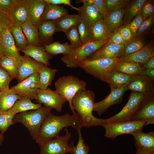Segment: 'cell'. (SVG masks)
I'll list each match as a JSON object with an SVG mask.
<instances>
[{
	"mask_svg": "<svg viewBox=\"0 0 154 154\" xmlns=\"http://www.w3.org/2000/svg\"><path fill=\"white\" fill-rule=\"evenodd\" d=\"M95 98L94 93L86 89L79 90L75 95L72 104L79 127L102 126L105 123L104 119L97 118L93 115Z\"/></svg>",
	"mask_w": 154,
	"mask_h": 154,
	"instance_id": "cell-1",
	"label": "cell"
},
{
	"mask_svg": "<svg viewBox=\"0 0 154 154\" xmlns=\"http://www.w3.org/2000/svg\"><path fill=\"white\" fill-rule=\"evenodd\" d=\"M68 127H73L76 130L79 127L76 115L67 113L57 116L50 112L44 120L35 141L39 144L57 137L63 129Z\"/></svg>",
	"mask_w": 154,
	"mask_h": 154,
	"instance_id": "cell-2",
	"label": "cell"
},
{
	"mask_svg": "<svg viewBox=\"0 0 154 154\" xmlns=\"http://www.w3.org/2000/svg\"><path fill=\"white\" fill-rule=\"evenodd\" d=\"M52 109L42 106L36 110L17 114L14 117V123L23 124L28 129L33 139L35 140L44 120Z\"/></svg>",
	"mask_w": 154,
	"mask_h": 154,
	"instance_id": "cell-3",
	"label": "cell"
},
{
	"mask_svg": "<svg viewBox=\"0 0 154 154\" xmlns=\"http://www.w3.org/2000/svg\"><path fill=\"white\" fill-rule=\"evenodd\" d=\"M87 83L85 81L72 75L59 77L55 83L56 91L68 102L72 114L76 115L72 102L76 93L80 90H86Z\"/></svg>",
	"mask_w": 154,
	"mask_h": 154,
	"instance_id": "cell-4",
	"label": "cell"
},
{
	"mask_svg": "<svg viewBox=\"0 0 154 154\" xmlns=\"http://www.w3.org/2000/svg\"><path fill=\"white\" fill-rule=\"evenodd\" d=\"M109 38L98 41H89L74 50L68 54L63 55L62 61L69 68H76L79 64L107 42Z\"/></svg>",
	"mask_w": 154,
	"mask_h": 154,
	"instance_id": "cell-5",
	"label": "cell"
},
{
	"mask_svg": "<svg viewBox=\"0 0 154 154\" xmlns=\"http://www.w3.org/2000/svg\"><path fill=\"white\" fill-rule=\"evenodd\" d=\"M119 59L118 57L92 60H86L80 63L78 67L101 81L106 82L108 74Z\"/></svg>",
	"mask_w": 154,
	"mask_h": 154,
	"instance_id": "cell-6",
	"label": "cell"
},
{
	"mask_svg": "<svg viewBox=\"0 0 154 154\" xmlns=\"http://www.w3.org/2000/svg\"><path fill=\"white\" fill-rule=\"evenodd\" d=\"M65 131L66 133L64 136H59L39 143L40 154H73L74 146L68 143L72 134L67 127Z\"/></svg>",
	"mask_w": 154,
	"mask_h": 154,
	"instance_id": "cell-7",
	"label": "cell"
},
{
	"mask_svg": "<svg viewBox=\"0 0 154 154\" xmlns=\"http://www.w3.org/2000/svg\"><path fill=\"white\" fill-rule=\"evenodd\" d=\"M147 125L145 121H129L119 122H108L104 123L102 126L105 129V136L114 139L120 135L131 134L138 130H142Z\"/></svg>",
	"mask_w": 154,
	"mask_h": 154,
	"instance_id": "cell-8",
	"label": "cell"
},
{
	"mask_svg": "<svg viewBox=\"0 0 154 154\" xmlns=\"http://www.w3.org/2000/svg\"><path fill=\"white\" fill-rule=\"evenodd\" d=\"M145 96L143 94L131 91L127 103L121 110L114 116L105 119V123L130 121L131 117L137 111Z\"/></svg>",
	"mask_w": 154,
	"mask_h": 154,
	"instance_id": "cell-9",
	"label": "cell"
},
{
	"mask_svg": "<svg viewBox=\"0 0 154 154\" xmlns=\"http://www.w3.org/2000/svg\"><path fill=\"white\" fill-rule=\"evenodd\" d=\"M39 78L38 73L34 74L10 88L16 95L20 97L37 99V91Z\"/></svg>",
	"mask_w": 154,
	"mask_h": 154,
	"instance_id": "cell-10",
	"label": "cell"
},
{
	"mask_svg": "<svg viewBox=\"0 0 154 154\" xmlns=\"http://www.w3.org/2000/svg\"><path fill=\"white\" fill-rule=\"evenodd\" d=\"M18 70L17 80L20 82L30 75L38 73L44 64L31 57L20 54L16 59Z\"/></svg>",
	"mask_w": 154,
	"mask_h": 154,
	"instance_id": "cell-11",
	"label": "cell"
},
{
	"mask_svg": "<svg viewBox=\"0 0 154 154\" xmlns=\"http://www.w3.org/2000/svg\"><path fill=\"white\" fill-rule=\"evenodd\" d=\"M36 100L38 103L43 104L44 106L54 109L59 112H61L63 105L67 102L56 90L49 88L45 90L38 88Z\"/></svg>",
	"mask_w": 154,
	"mask_h": 154,
	"instance_id": "cell-12",
	"label": "cell"
},
{
	"mask_svg": "<svg viewBox=\"0 0 154 154\" xmlns=\"http://www.w3.org/2000/svg\"><path fill=\"white\" fill-rule=\"evenodd\" d=\"M130 120L145 121L147 125L154 123V94L145 96Z\"/></svg>",
	"mask_w": 154,
	"mask_h": 154,
	"instance_id": "cell-13",
	"label": "cell"
},
{
	"mask_svg": "<svg viewBox=\"0 0 154 154\" xmlns=\"http://www.w3.org/2000/svg\"><path fill=\"white\" fill-rule=\"evenodd\" d=\"M127 90V86L111 90L106 98L100 102H95L93 111L96 112L100 116L111 106L121 103L125 93Z\"/></svg>",
	"mask_w": 154,
	"mask_h": 154,
	"instance_id": "cell-14",
	"label": "cell"
},
{
	"mask_svg": "<svg viewBox=\"0 0 154 154\" xmlns=\"http://www.w3.org/2000/svg\"><path fill=\"white\" fill-rule=\"evenodd\" d=\"M127 88L145 96L154 94V81L142 74L132 76Z\"/></svg>",
	"mask_w": 154,
	"mask_h": 154,
	"instance_id": "cell-15",
	"label": "cell"
},
{
	"mask_svg": "<svg viewBox=\"0 0 154 154\" xmlns=\"http://www.w3.org/2000/svg\"><path fill=\"white\" fill-rule=\"evenodd\" d=\"M0 49L3 56L15 60L20 54V50L16 47L14 38L9 28L3 29L0 33Z\"/></svg>",
	"mask_w": 154,
	"mask_h": 154,
	"instance_id": "cell-16",
	"label": "cell"
},
{
	"mask_svg": "<svg viewBox=\"0 0 154 154\" xmlns=\"http://www.w3.org/2000/svg\"><path fill=\"white\" fill-rule=\"evenodd\" d=\"M124 44H118L109 41L86 59L92 60L103 58L119 57L124 48Z\"/></svg>",
	"mask_w": 154,
	"mask_h": 154,
	"instance_id": "cell-17",
	"label": "cell"
},
{
	"mask_svg": "<svg viewBox=\"0 0 154 154\" xmlns=\"http://www.w3.org/2000/svg\"><path fill=\"white\" fill-rule=\"evenodd\" d=\"M83 5L79 7L78 14L91 27L95 23L104 21V17L96 5L93 3H88L86 0H80Z\"/></svg>",
	"mask_w": 154,
	"mask_h": 154,
	"instance_id": "cell-18",
	"label": "cell"
},
{
	"mask_svg": "<svg viewBox=\"0 0 154 154\" xmlns=\"http://www.w3.org/2000/svg\"><path fill=\"white\" fill-rule=\"evenodd\" d=\"M29 20L38 27L46 2L44 0H24Z\"/></svg>",
	"mask_w": 154,
	"mask_h": 154,
	"instance_id": "cell-19",
	"label": "cell"
},
{
	"mask_svg": "<svg viewBox=\"0 0 154 154\" xmlns=\"http://www.w3.org/2000/svg\"><path fill=\"white\" fill-rule=\"evenodd\" d=\"M154 56L153 45L149 43L132 54L120 58L119 62H131L139 64H144Z\"/></svg>",
	"mask_w": 154,
	"mask_h": 154,
	"instance_id": "cell-20",
	"label": "cell"
},
{
	"mask_svg": "<svg viewBox=\"0 0 154 154\" xmlns=\"http://www.w3.org/2000/svg\"><path fill=\"white\" fill-rule=\"evenodd\" d=\"M14 4L9 15L14 25H21L29 20L24 0H14Z\"/></svg>",
	"mask_w": 154,
	"mask_h": 154,
	"instance_id": "cell-21",
	"label": "cell"
},
{
	"mask_svg": "<svg viewBox=\"0 0 154 154\" xmlns=\"http://www.w3.org/2000/svg\"><path fill=\"white\" fill-rule=\"evenodd\" d=\"M21 51L24 55L29 56L48 66L50 65L49 60L52 58V55L45 50L43 46H35L29 44L25 50Z\"/></svg>",
	"mask_w": 154,
	"mask_h": 154,
	"instance_id": "cell-22",
	"label": "cell"
},
{
	"mask_svg": "<svg viewBox=\"0 0 154 154\" xmlns=\"http://www.w3.org/2000/svg\"><path fill=\"white\" fill-rule=\"evenodd\" d=\"M38 28L39 39L42 45H48L53 42V36L57 32L54 21L43 22Z\"/></svg>",
	"mask_w": 154,
	"mask_h": 154,
	"instance_id": "cell-23",
	"label": "cell"
},
{
	"mask_svg": "<svg viewBox=\"0 0 154 154\" xmlns=\"http://www.w3.org/2000/svg\"><path fill=\"white\" fill-rule=\"evenodd\" d=\"M134 138L135 144L137 149H144L154 150V132L147 133L142 130L135 131L131 134Z\"/></svg>",
	"mask_w": 154,
	"mask_h": 154,
	"instance_id": "cell-24",
	"label": "cell"
},
{
	"mask_svg": "<svg viewBox=\"0 0 154 154\" xmlns=\"http://www.w3.org/2000/svg\"><path fill=\"white\" fill-rule=\"evenodd\" d=\"M81 20L78 14H67L54 21L57 32H62L65 33L72 27H78Z\"/></svg>",
	"mask_w": 154,
	"mask_h": 154,
	"instance_id": "cell-25",
	"label": "cell"
},
{
	"mask_svg": "<svg viewBox=\"0 0 154 154\" xmlns=\"http://www.w3.org/2000/svg\"><path fill=\"white\" fill-rule=\"evenodd\" d=\"M125 10L122 8L109 13L104 19V21L112 35L118 30L123 23Z\"/></svg>",
	"mask_w": 154,
	"mask_h": 154,
	"instance_id": "cell-26",
	"label": "cell"
},
{
	"mask_svg": "<svg viewBox=\"0 0 154 154\" xmlns=\"http://www.w3.org/2000/svg\"><path fill=\"white\" fill-rule=\"evenodd\" d=\"M68 14V11L64 7L46 3L41 18L40 23L46 21L56 20Z\"/></svg>",
	"mask_w": 154,
	"mask_h": 154,
	"instance_id": "cell-27",
	"label": "cell"
},
{
	"mask_svg": "<svg viewBox=\"0 0 154 154\" xmlns=\"http://www.w3.org/2000/svg\"><path fill=\"white\" fill-rule=\"evenodd\" d=\"M131 77V76L125 73L112 70L108 75L106 82L108 84L111 90H112L127 86Z\"/></svg>",
	"mask_w": 154,
	"mask_h": 154,
	"instance_id": "cell-28",
	"label": "cell"
},
{
	"mask_svg": "<svg viewBox=\"0 0 154 154\" xmlns=\"http://www.w3.org/2000/svg\"><path fill=\"white\" fill-rule=\"evenodd\" d=\"M21 26L29 45L35 46H43L39 39L38 27L29 20L24 23Z\"/></svg>",
	"mask_w": 154,
	"mask_h": 154,
	"instance_id": "cell-29",
	"label": "cell"
},
{
	"mask_svg": "<svg viewBox=\"0 0 154 154\" xmlns=\"http://www.w3.org/2000/svg\"><path fill=\"white\" fill-rule=\"evenodd\" d=\"M30 98L21 97L15 102L12 108L9 110V112L13 114L16 115L28 111L35 110L42 106V104L33 102Z\"/></svg>",
	"mask_w": 154,
	"mask_h": 154,
	"instance_id": "cell-30",
	"label": "cell"
},
{
	"mask_svg": "<svg viewBox=\"0 0 154 154\" xmlns=\"http://www.w3.org/2000/svg\"><path fill=\"white\" fill-rule=\"evenodd\" d=\"M58 71V70L56 69L50 68L44 64L38 72L39 78L38 85V88L45 90L48 88V86H51Z\"/></svg>",
	"mask_w": 154,
	"mask_h": 154,
	"instance_id": "cell-31",
	"label": "cell"
},
{
	"mask_svg": "<svg viewBox=\"0 0 154 154\" xmlns=\"http://www.w3.org/2000/svg\"><path fill=\"white\" fill-rule=\"evenodd\" d=\"M144 69L139 64L133 62L121 61L118 62L112 70L125 73L131 76L142 74Z\"/></svg>",
	"mask_w": 154,
	"mask_h": 154,
	"instance_id": "cell-32",
	"label": "cell"
},
{
	"mask_svg": "<svg viewBox=\"0 0 154 154\" xmlns=\"http://www.w3.org/2000/svg\"><path fill=\"white\" fill-rule=\"evenodd\" d=\"M111 35L104 21H98L90 27V41H98L108 39Z\"/></svg>",
	"mask_w": 154,
	"mask_h": 154,
	"instance_id": "cell-33",
	"label": "cell"
},
{
	"mask_svg": "<svg viewBox=\"0 0 154 154\" xmlns=\"http://www.w3.org/2000/svg\"><path fill=\"white\" fill-rule=\"evenodd\" d=\"M1 92L0 95V112H6L11 109L16 102L21 97L15 94L11 88Z\"/></svg>",
	"mask_w": 154,
	"mask_h": 154,
	"instance_id": "cell-34",
	"label": "cell"
},
{
	"mask_svg": "<svg viewBox=\"0 0 154 154\" xmlns=\"http://www.w3.org/2000/svg\"><path fill=\"white\" fill-rule=\"evenodd\" d=\"M146 1L134 0L132 1L125 10L123 23L125 24L129 23L133 18L141 13L142 7Z\"/></svg>",
	"mask_w": 154,
	"mask_h": 154,
	"instance_id": "cell-35",
	"label": "cell"
},
{
	"mask_svg": "<svg viewBox=\"0 0 154 154\" xmlns=\"http://www.w3.org/2000/svg\"><path fill=\"white\" fill-rule=\"evenodd\" d=\"M43 46L45 50L52 56L60 54L67 55L74 50L71 45L67 42L61 43L59 41H55L49 44Z\"/></svg>",
	"mask_w": 154,
	"mask_h": 154,
	"instance_id": "cell-36",
	"label": "cell"
},
{
	"mask_svg": "<svg viewBox=\"0 0 154 154\" xmlns=\"http://www.w3.org/2000/svg\"><path fill=\"white\" fill-rule=\"evenodd\" d=\"M17 48L21 51L25 50L29 44L21 25H13L9 28Z\"/></svg>",
	"mask_w": 154,
	"mask_h": 154,
	"instance_id": "cell-37",
	"label": "cell"
},
{
	"mask_svg": "<svg viewBox=\"0 0 154 154\" xmlns=\"http://www.w3.org/2000/svg\"><path fill=\"white\" fill-rule=\"evenodd\" d=\"M0 66L5 69L14 79H17L18 70L16 60L3 55L0 59Z\"/></svg>",
	"mask_w": 154,
	"mask_h": 154,
	"instance_id": "cell-38",
	"label": "cell"
},
{
	"mask_svg": "<svg viewBox=\"0 0 154 154\" xmlns=\"http://www.w3.org/2000/svg\"><path fill=\"white\" fill-rule=\"evenodd\" d=\"M141 38L136 37L124 45L123 51L119 58L133 53L143 47L146 45Z\"/></svg>",
	"mask_w": 154,
	"mask_h": 154,
	"instance_id": "cell-39",
	"label": "cell"
},
{
	"mask_svg": "<svg viewBox=\"0 0 154 154\" xmlns=\"http://www.w3.org/2000/svg\"><path fill=\"white\" fill-rule=\"evenodd\" d=\"M78 29L82 42L84 44L90 41V27L81 18Z\"/></svg>",
	"mask_w": 154,
	"mask_h": 154,
	"instance_id": "cell-40",
	"label": "cell"
},
{
	"mask_svg": "<svg viewBox=\"0 0 154 154\" xmlns=\"http://www.w3.org/2000/svg\"><path fill=\"white\" fill-rule=\"evenodd\" d=\"M78 27H72L69 31L65 33L68 39L70 42L74 50L81 46L82 42L78 31Z\"/></svg>",
	"mask_w": 154,
	"mask_h": 154,
	"instance_id": "cell-41",
	"label": "cell"
},
{
	"mask_svg": "<svg viewBox=\"0 0 154 154\" xmlns=\"http://www.w3.org/2000/svg\"><path fill=\"white\" fill-rule=\"evenodd\" d=\"M77 130L78 135V139L77 145L73 147V154H88L89 147L84 143L81 128L79 127Z\"/></svg>",
	"mask_w": 154,
	"mask_h": 154,
	"instance_id": "cell-42",
	"label": "cell"
},
{
	"mask_svg": "<svg viewBox=\"0 0 154 154\" xmlns=\"http://www.w3.org/2000/svg\"><path fill=\"white\" fill-rule=\"evenodd\" d=\"M13 79L5 69L0 66V92L9 89V84Z\"/></svg>",
	"mask_w": 154,
	"mask_h": 154,
	"instance_id": "cell-43",
	"label": "cell"
},
{
	"mask_svg": "<svg viewBox=\"0 0 154 154\" xmlns=\"http://www.w3.org/2000/svg\"><path fill=\"white\" fill-rule=\"evenodd\" d=\"M129 1L127 0H105L109 13L123 8Z\"/></svg>",
	"mask_w": 154,
	"mask_h": 154,
	"instance_id": "cell-44",
	"label": "cell"
},
{
	"mask_svg": "<svg viewBox=\"0 0 154 154\" xmlns=\"http://www.w3.org/2000/svg\"><path fill=\"white\" fill-rule=\"evenodd\" d=\"M143 20V17L141 13L133 18L129 23L133 38L137 36V31Z\"/></svg>",
	"mask_w": 154,
	"mask_h": 154,
	"instance_id": "cell-45",
	"label": "cell"
},
{
	"mask_svg": "<svg viewBox=\"0 0 154 154\" xmlns=\"http://www.w3.org/2000/svg\"><path fill=\"white\" fill-rule=\"evenodd\" d=\"M14 25L12 20L8 13L0 10V33L5 28H9Z\"/></svg>",
	"mask_w": 154,
	"mask_h": 154,
	"instance_id": "cell-46",
	"label": "cell"
},
{
	"mask_svg": "<svg viewBox=\"0 0 154 154\" xmlns=\"http://www.w3.org/2000/svg\"><path fill=\"white\" fill-rule=\"evenodd\" d=\"M154 6L153 1L147 0L143 4L141 11L144 20L153 14Z\"/></svg>",
	"mask_w": 154,
	"mask_h": 154,
	"instance_id": "cell-47",
	"label": "cell"
},
{
	"mask_svg": "<svg viewBox=\"0 0 154 154\" xmlns=\"http://www.w3.org/2000/svg\"><path fill=\"white\" fill-rule=\"evenodd\" d=\"M118 30L121 36L126 43L133 39L129 23L125 24L123 26L121 27Z\"/></svg>",
	"mask_w": 154,
	"mask_h": 154,
	"instance_id": "cell-48",
	"label": "cell"
},
{
	"mask_svg": "<svg viewBox=\"0 0 154 154\" xmlns=\"http://www.w3.org/2000/svg\"><path fill=\"white\" fill-rule=\"evenodd\" d=\"M154 18V15L153 14L143 20L138 29L137 36L143 33L150 27L153 22Z\"/></svg>",
	"mask_w": 154,
	"mask_h": 154,
	"instance_id": "cell-49",
	"label": "cell"
},
{
	"mask_svg": "<svg viewBox=\"0 0 154 154\" xmlns=\"http://www.w3.org/2000/svg\"><path fill=\"white\" fill-rule=\"evenodd\" d=\"M93 3L97 7L104 18L109 13L106 5L105 0H92Z\"/></svg>",
	"mask_w": 154,
	"mask_h": 154,
	"instance_id": "cell-50",
	"label": "cell"
},
{
	"mask_svg": "<svg viewBox=\"0 0 154 154\" xmlns=\"http://www.w3.org/2000/svg\"><path fill=\"white\" fill-rule=\"evenodd\" d=\"M14 4V0H0V10L9 15Z\"/></svg>",
	"mask_w": 154,
	"mask_h": 154,
	"instance_id": "cell-51",
	"label": "cell"
},
{
	"mask_svg": "<svg viewBox=\"0 0 154 154\" xmlns=\"http://www.w3.org/2000/svg\"><path fill=\"white\" fill-rule=\"evenodd\" d=\"M109 41L118 44L125 45L126 43L121 36L118 29L111 35Z\"/></svg>",
	"mask_w": 154,
	"mask_h": 154,
	"instance_id": "cell-52",
	"label": "cell"
},
{
	"mask_svg": "<svg viewBox=\"0 0 154 154\" xmlns=\"http://www.w3.org/2000/svg\"><path fill=\"white\" fill-rule=\"evenodd\" d=\"M0 113V131L3 134L9 128L6 120L7 112Z\"/></svg>",
	"mask_w": 154,
	"mask_h": 154,
	"instance_id": "cell-53",
	"label": "cell"
},
{
	"mask_svg": "<svg viewBox=\"0 0 154 154\" xmlns=\"http://www.w3.org/2000/svg\"><path fill=\"white\" fill-rule=\"evenodd\" d=\"M46 3L53 5H58L64 4L78 11L79 8L74 6L71 3L70 0H44Z\"/></svg>",
	"mask_w": 154,
	"mask_h": 154,
	"instance_id": "cell-54",
	"label": "cell"
},
{
	"mask_svg": "<svg viewBox=\"0 0 154 154\" xmlns=\"http://www.w3.org/2000/svg\"><path fill=\"white\" fill-rule=\"evenodd\" d=\"M142 74L154 81V69L148 68L144 69L143 71Z\"/></svg>",
	"mask_w": 154,
	"mask_h": 154,
	"instance_id": "cell-55",
	"label": "cell"
},
{
	"mask_svg": "<svg viewBox=\"0 0 154 154\" xmlns=\"http://www.w3.org/2000/svg\"><path fill=\"white\" fill-rule=\"evenodd\" d=\"M6 112V120L7 126L9 127L10 126L14 123L13 119L16 115L10 113L9 110Z\"/></svg>",
	"mask_w": 154,
	"mask_h": 154,
	"instance_id": "cell-56",
	"label": "cell"
},
{
	"mask_svg": "<svg viewBox=\"0 0 154 154\" xmlns=\"http://www.w3.org/2000/svg\"><path fill=\"white\" fill-rule=\"evenodd\" d=\"M141 66L144 69L148 68L154 69V56L147 62L143 64Z\"/></svg>",
	"mask_w": 154,
	"mask_h": 154,
	"instance_id": "cell-57",
	"label": "cell"
},
{
	"mask_svg": "<svg viewBox=\"0 0 154 154\" xmlns=\"http://www.w3.org/2000/svg\"><path fill=\"white\" fill-rule=\"evenodd\" d=\"M135 154H154V150L144 149H137Z\"/></svg>",
	"mask_w": 154,
	"mask_h": 154,
	"instance_id": "cell-58",
	"label": "cell"
},
{
	"mask_svg": "<svg viewBox=\"0 0 154 154\" xmlns=\"http://www.w3.org/2000/svg\"><path fill=\"white\" fill-rule=\"evenodd\" d=\"M4 137L3 134H0V146H1L4 140Z\"/></svg>",
	"mask_w": 154,
	"mask_h": 154,
	"instance_id": "cell-59",
	"label": "cell"
},
{
	"mask_svg": "<svg viewBox=\"0 0 154 154\" xmlns=\"http://www.w3.org/2000/svg\"><path fill=\"white\" fill-rule=\"evenodd\" d=\"M3 56V55L0 49V59Z\"/></svg>",
	"mask_w": 154,
	"mask_h": 154,
	"instance_id": "cell-60",
	"label": "cell"
},
{
	"mask_svg": "<svg viewBox=\"0 0 154 154\" xmlns=\"http://www.w3.org/2000/svg\"><path fill=\"white\" fill-rule=\"evenodd\" d=\"M1 92H0V94H1Z\"/></svg>",
	"mask_w": 154,
	"mask_h": 154,
	"instance_id": "cell-61",
	"label": "cell"
},
{
	"mask_svg": "<svg viewBox=\"0 0 154 154\" xmlns=\"http://www.w3.org/2000/svg\"></svg>",
	"mask_w": 154,
	"mask_h": 154,
	"instance_id": "cell-62",
	"label": "cell"
}]
</instances>
